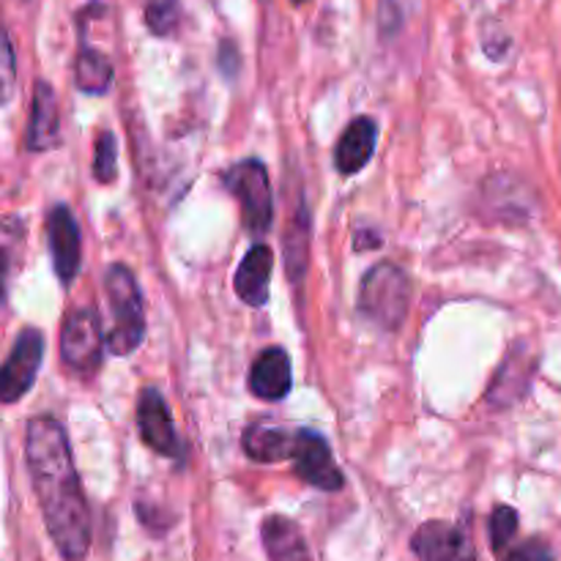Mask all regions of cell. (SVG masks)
<instances>
[{
  "label": "cell",
  "mask_w": 561,
  "mask_h": 561,
  "mask_svg": "<svg viewBox=\"0 0 561 561\" xmlns=\"http://www.w3.org/2000/svg\"><path fill=\"white\" fill-rule=\"evenodd\" d=\"M274 255L266 244H255L244 255L241 266L236 268L233 288L239 299L250 307H263L268 301V285H272Z\"/></svg>",
  "instance_id": "cell-11"
},
{
  "label": "cell",
  "mask_w": 561,
  "mask_h": 561,
  "mask_svg": "<svg viewBox=\"0 0 561 561\" xmlns=\"http://www.w3.org/2000/svg\"><path fill=\"white\" fill-rule=\"evenodd\" d=\"M25 142L31 151H49L60 142L58 99H55L53 85L44 80H38L36 88H33V110Z\"/></svg>",
  "instance_id": "cell-12"
},
{
  "label": "cell",
  "mask_w": 561,
  "mask_h": 561,
  "mask_svg": "<svg viewBox=\"0 0 561 561\" xmlns=\"http://www.w3.org/2000/svg\"><path fill=\"white\" fill-rule=\"evenodd\" d=\"M118 173V140L113 131H102L96 137V157H93V175L99 184H113Z\"/></svg>",
  "instance_id": "cell-19"
},
{
  "label": "cell",
  "mask_w": 561,
  "mask_h": 561,
  "mask_svg": "<svg viewBox=\"0 0 561 561\" xmlns=\"http://www.w3.org/2000/svg\"><path fill=\"white\" fill-rule=\"evenodd\" d=\"M137 427H140V436L153 453H159L162 458H179L181 444L175 436L173 416H170L168 403L159 394V389L146 387L137 400Z\"/></svg>",
  "instance_id": "cell-10"
},
{
  "label": "cell",
  "mask_w": 561,
  "mask_h": 561,
  "mask_svg": "<svg viewBox=\"0 0 561 561\" xmlns=\"http://www.w3.org/2000/svg\"><path fill=\"white\" fill-rule=\"evenodd\" d=\"M5 279H9V257L5 252H0V305L5 301Z\"/></svg>",
  "instance_id": "cell-24"
},
{
  "label": "cell",
  "mask_w": 561,
  "mask_h": 561,
  "mask_svg": "<svg viewBox=\"0 0 561 561\" xmlns=\"http://www.w3.org/2000/svg\"><path fill=\"white\" fill-rule=\"evenodd\" d=\"M44 359V334L38 329H22L14 348L0 365V403H16L31 392Z\"/></svg>",
  "instance_id": "cell-6"
},
{
  "label": "cell",
  "mask_w": 561,
  "mask_h": 561,
  "mask_svg": "<svg viewBox=\"0 0 561 561\" xmlns=\"http://www.w3.org/2000/svg\"><path fill=\"white\" fill-rule=\"evenodd\" d=\"M104 294L110 301V329L104 332V345L115 356L131 354L146 334V310H142V296L131 268H126L124 263L107 266Z\"/></svg>",
  "instance_id": "cell-2"
},
{
  "label": "cell",
  "mask_w": 561,
  "mask_h": 561,
  "mask_svg": "<svg viewBox=\"0 0 561 561\" xmlns=\"http://www.w3.org/2000/svg\"><path fill=\"white\" fill-rule=\"evenodd\" d=\"M14 91H16L14 47H11L9 31H5L3 20H0V107L14 99Z\"/></svg>",
  "instance_id": "cell-20"
},
{
  "label": "cell",
  "mask_w": 561,
  "mask_h": 561,
  "mask_svg": "<svg viewBox=\"0 0 561 561\" xmlns=\"http://www.w3.org/2000/svg\"><path fill=\"white\" fill-rule=\"evenodd\" d=\"M75 80L82 93H91V96L107 93L110 82H113V64L96 49L82 47L80 55H77Z\"/></svg>",
  "instance_id": "cell-17"
},
{
  "label": "cell",
  "mask_w": 561,
  "mask_h": 561,
  "mask_svg": "<svg viewBox=\"0 0 561 561\" xmlns=\"http://www.w3.org/2000/svg\"><path fill=\"white\" fill-rule=\"evenodd\" d=\"M181 22V0H148L146 25L153 36H170Z\"/></svg>",
  "instance_id": "cell-18"
},
{
  "label": "cell",
  "mask_w": 561,
  "mask_h": 561,
  "mask_svg": "<svg viewBox=\"0 0 561 561\" xmlns=\"http://www.w3.org/2000/svg\"><path fill=\"white\" fill-rule=\"evenodd\" d=\"M515 535H518V513H515L513 507H507V504H502V507L493 510V515H491L493 553H499L502 548H507L510 542L515 540Z\"/></svg>",
  "instance_id": "cell-21"
},
{
  "label": "cell",
  "mask_w": 561,
  "mask_h": 561,
  "mask_svg": "<svg viewBox=\"0 0 561 561\" xmlns=\"http://www.w3.org/2000/svg\"><path fill=\"white\" fill-rule=\"evenodd\" d=\"M263 548H266L268 561H310V551L301 537V529L290 518L283 515H268L263 520Z\"/></svg>",
  "instance_id": "cell-15"
},
{
  "label": "cell",
  "mask_w": 561,
  "mask_h": 561,
  "mask_svg": "<svg viewBox=\"0 0 561 561\" xmlns=\"http://www.w3.org/2000/svg\"><path fill=\"white\" fill-rule=\"evenodd\" d=\"M294 460L296 474L305 482H310L312 488H321V491H340L345 485L343 474H340L337 463L332 458V449L323 436L312 431H299L294 442Z\"/></svg>",
  "instance_id": "cell-7"
},
{
  "label": "cell",
  "mask_w": 561,
  "mask_h": 561,
  "mask_svg": "<svg viewBox=\"0 0 561 561\" xmlns=\"http://www.w3.org/2000/svg\"><path fill=\"white\" fill-rule=\"evenodd\" d=\"M378 129L373 118H354L345 131L340 135L337 148H334V164L343 175H356L367 162L373 159V151H376Z\"/></svg>",
  "instance_id": "cell-13"
},
{
  "label": "cell",
  "mask_w": 561,
  "mask_h": 561,
  "mask_svg": "<svg viewBox=\"0 0 561 561\" xmlns=\"http://www.w3.org/2000/svg\"><path fill=\"white\" fill-rule=\"evenodd\" d=\"M499 561H557L551 546L542 540H526V542H510L507 548L496 553Z\"/></svg>",
  "instance_id": "cell-22"
},
{
  "label": "cell",
  "mask_w": 561,
  "mask_h": 561,
  "mask_svg": "<svg viewBox=\"0 0 561 561\" xmlns=\"http://www.w3.org/2000/svg\"><path fill=\"white\" fill-rule=\"evenodd\" d=\"M411 548L420 561H477L471 537L458 524L447 520H427L411 540Z\"/></svg>",
  "instance_id": "cell-8"
},
{
  "label": "cell",
  "mask_w": 561,
  "mask_h": 561,
  "mask_svg": "<svg viewBox=\"0 0 561 561\" xmlns=\"http://www.w3.org/2000/svg\"><path fill=\"white\" fill-rule=\"evenodd\" d=\"M233 58H239V53L233 49V44L230 42H222V47H219V66H222L225 71H233Z\"/></svg>",
  "instance_id": "cell-23"
},
{
  "label": "cell",
  "mask_w": 561,
  "mask_h": 561,
  "mask_svg": "<svg viewBox=\"0 0 561 561\" xmlns=\"http://www.w3.org/2000/svg\"><path fill=\"white\" fill-rule=\"evenodd\" d=\"M296 433L283 431V427L252 425L244 433V453L257 463H277V460H290Z\"/></svg>",
  "instance_id": "cell-16"
},
{
  "label": "cell",
  "mask_w": 561,
  "mask_h": 561,
  "mask_svg": "<svg viewBox=\"0 0 561 561\" xmlns=\"http://www.w3.org/2000/svg\"><path fill=\"white\" fill-rule=\"evenodd\" d=\"M294 3H305V0H294Z\"/></svg>",
  "instance_id": "cell-25"
},
{
  "label": "cell",
  "mask_w": 561,
  "mask_h": 561,
  "mask_svg": "<svg viewBox=\"0 0 561 561\" xmlns=\"http://www.w3.org/2000/svg\"><path fill=\"white\" fill-rule=\"evenodd\" d=\"M47 241L49 252H53V266L60 283L69 288L75 283L77 272H80L82 261V239L80 228H77L75 214L69 206H55L47 217Z\"/></svg>",
  "instance_id": "cell-9"
},
{
  "label": "cell",
  "mask_w": 561,
  "mask_h": 561,
  "mask_svg": "<svg viewBox=\"0 0 561 561\" xmlns=\"http://www.w3.org/2000/svg\"><path fill=\"white\" fill-rule=\"evenodd\" d=\"M25 460L55 548L66 561H82L91 551V513L82 496L69 436L58 420L36 416L27 422Z\"/></svg>",
  "instance_id": "cell-1"
},
{
  "label": "cell",
  "mask_w": 561,
  "mask_h": 561,
  "mask_svg": "<svg viewBox=\"0 0 561 561\" xmlns=\"http://www.w3.org/2000/svg\"><path fill=\"white\" fill-rule=\"evenodd\" d=\"M104 332L102 318L93 307H80L66 316L60 329V356L77 373H93L102 365Z\"/></svg>",
  "instance_id": "cell-5"
},
{
  "label": "cell",
  "mask_w": 561,
  "mask_h": 561,
  "mask_svg": "<svg viewBox=\"0 0 561 561\" xmlns=\"http://www.w3.org/2000/svg\"><path fill=\"white\" fill-rule=\"evenodd\" d=\"M411 283L394 263H376L359 288V312L381 329H400L409 316Z\"/></svg>",
  "instance_id": "cell-3"
},
{
  "label": "cell",
  "mask_w": 561,
  "mask_h": 561,
  "mask_svg": "<svg viewBox=\"0 0 561 561\" xmlns=\"http://www.w3.org/2000/svg\"><path fill=\"white\" fill-rule=\"evenodd\" d=\"M222 184L239 201L244 228L252 230L255 236L266 233L274 219V197L266 168L255 162V159H247V162H239L230 170H225Z\"/></svg>",
  "instance_id": "cell-4"
},
{
  "label": "cell",
  "mask_w": 561,
  "mask_h": 561,
  "mask_svg": "<svg viewBox=\"0 0 561 561\" xmlns=\"http://www.w3.org/2000/svg\"><path fill=\"white\" fill-rule=\"evenodd\" d=\"M294 383V373H290V359L283 348H266L255 359L250 370V389L255 398L268 400H283L290 392Z\"/></svg>",
  "instance_id": "cell-14"
}]
</instances>
